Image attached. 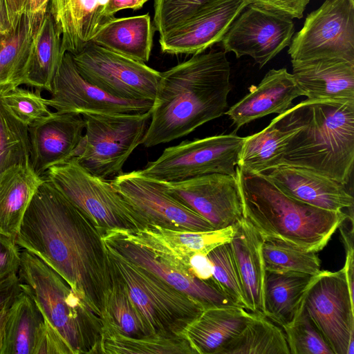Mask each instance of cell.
Instances as JSON below:
<instances>
[{
	"mask_svg": "<svg viewBox=\"0 0 354 354\" xmlns=\"http://www.w3.org/2000/svg\"><path fill=\"white\" fill-rule=\"evenodd\" d=\"M21 249L15 239L0 234V280L18 274Z\"/></svg>",
	"mask_w": 354,
	"mask_h": 354,
	"instance_id": "ee69618b",
	"label": "cell"
},
{
	"mask_svg": "<svg viewBox=\"0 0 354 354\" xmlns=\"http://www.w3.org/2000/svg\"><path fill=\"white\" fill-rule=\"evenodd\" d=\"M288 46L291 62L338 59L354 63L353 0H325L306 16Z\"/></svg>",
	"mask_w": 354,
	"mask_h": 354,
	"instance_id": "30bf717a",
	"label": "cell"
},
{
	"mask_svg": "<svg viewBox=\"0 0 354 354\" xmlns=\"http://www.w3.org/2000/svg\"><path fill=\"white\" fill-rule=\"evenodd\" d=\"M85 126L82 115L56 111L28 127L35 171L43 176L50 167L75 157Z\"/></svg>",
	"mask_w": 354,
	"mask_h": 354,
	"instance_id": "d6986e66",
	"label": "cell"
},
{
	"mask_svg": "<svg viewBox=\"0 0 354 354\" xmlns=\"http://www.w3.org/2000/svg\"><path fill=\"white\" fill-rule=\"evenodd\" d=\"M157 182L169 194L205 218L214 229L225 228L243 218L236 176L214 173L180 181Z\"/></svg>",
	"mask_w": 354,
	"mask_h": 354,
	"instance_id": "9a60e30c",
	"label": "cell"
},
{
	"mask_svg": "<svg viewBox=\"0 0 354 354\" xmlns=\"http://www.w3.org/2000/svg\"><path fill=\"white\" fill-rule=\"evenodd\" d=\"M296 129L280 165L310 169L344 185L354 162V100H308L281 113Z\"/></svg>",
	"mask_w": 354,
	"mask_h": 354,
	"instance_id": "3957f363",
	"label": "cell"
},
{
	"mask_svg": "<svg viewBox=\"0 0 354 354\" xmlns=\"http://www.w3.org/2000/svg\"><path fill=\"white\" fill-rule=\"evenodd\" d=\"M20 291L18 274H12L0 280V310L10 304Z\"/></svg>",
	"mask_w": 354,
	"mask_h": 354,
	"instance_id": "7dc6e473",
	"label": "cell"
},
{
	"mask_svg": "<svg viewBox=\"0 0 354 354\" xmlns=\"http://www.w3.org/2000/svg\"><path fill=\"white\" fill-rule=\"evenodd\" d=\"M105 322L129 337L152 334L131 299L127 285L115 270L106 301Z\"/></svg>",
	"mask_w": 354,
	"mask_h": 354,
	"instance_id": "d590c367",
	"label": "cell"
},
{
	"mask_svg": "<svg viewBox=\"0 0 354 354\" xmlns=\"http://www.w3.org/2000/svg\"><path fill=\"white\" fill-rule=\"evenodd\" d=\"M230 242L241 283L248 310L264 315L263 239L244 217L236 223Z\"/></svg>",
	"mask_w": 354,
	"mask_h": 354,
	"instance_id": "d4e9b609",
	"label": "cell"
},
{
	"mask_svg": "<svg viewBox=\"0 0 354 354\" xmlns=\"http://www.w3.org/2000/svg\"><path fill=\"white\" fill-rule=\"evenodd\" d=\"M32 354H73L60 333L44 317L39 326Z\"/></svg>",
	"mask_w": 354,
	"mask_h": 354,
	"instance_id": "7bdbcfd3",
	"label": "cell"
},
{
	"mask_svg": "<svg viewBox=\"0 0 354 354\" xmlns=\"http://www.w3.org/2000/svg\"><path fill=\"white\" fill-rule=\"evenodd\" d=\"M188 266L190 272L196 277L214 283L212 278V263L207 254L202 252L193 253L189 257Z\"/></svg>",
	"mask_w": 354,
	"mask_h": 354,
	"instance_id": "bcb514c9",
	"label": "cell"
},
{
	"mask_svg": "<svg viewBox=\"0 0 354 354\" xmlns=\"http://www.w3.org/2000/svg\"><path fill=\"white\" fill-rule=\"evenodd\" d=\"M155 29L149 14L104 21L91 42L140 62L149 61Z\"/></svg>",
	"mask_w": 354,
	"mask_h": 354,
	"instance_id": "f1b7e54d",
	"label": "cell"
},
{
	"mask_svg": "<svg viewBox=\"0 0 354 354\" xmlns=\"http://www.w3.org/2000/svg\"><path fill=\"white\" fill-rule=\"evenodd\" d=\"M314 277L302 272L266 270L264 316L281 327L292 322L304 308L305 294Z\"/></svg>",
	"mask_w": 354,
	"mask_h": 354,
	"instance_id": "f546056e",
	"label": "cell"
},
{
	"mask_svg": "<svg viewBox=\"0 0 354 354\" xmlns=\"http://www.w3.org/2000/svg\"><path fill=\"white\" fill-rule=\"evenodd\" d=\"M243 217L263 240H277L318 252L349 218L342 211L312 206L288 196L262 174L236 167Z\"/></svg>",
	"mask_w": 354,
	"mask_h": 354,
	"instance_id": "277c9868",
	"label": "cell"
},
{
	"mask_svg": "<svg viewBox=\"0 0 354 354\" xmlns=\"http://www.w3.org/2000/svg\"><path fill=\"white\" fill-rule=\"evenodd\" d=\"M47 104L59 113H134L150 110L154 101L115 97L86 81L71 53L65 52L54 77Z\"/></svg>",
	"mask_w": 354,
	"mask_h": 354,
	"instance_id": "2e32d148",
	"label": "cell"
},
{
	"mask_svg": "<svg viewBox=\"0 0 354 354\" xmlns=\"http://www.w3.org/2000/svg\"><path fill=\"white\" fill-rule=\"evenodd\" d=\"M292 75L308 100H354V63L338 59L291 62Z\"/></svg>",
	"mask_w": 354,
	"mask_h": 354,
	"instance_id": "603a6c76",
	"label": "cell"
},
{
	"mask_svg": "<svg viewBox=\"0 0 354 354\" xmlns=\"http://www.w3.org/2000/svg\"><path fill=\"white\" fill-rule=\"evenodd\" d=\"M149 0H109L104 12L105 21L113 17L116 12L123 9H140Z\"/></svg>",
	"mask_w": 354,
	"mask_h": 354,
	"instance_id": "c3c4849f",
	"label": "cell"
},
{
	"mask_svg": "<svg viewBox=\"0 0 354 354\" xmlns=\"http://www.w3.org/2000/svg\"><path fill=\"white\" fill-rule=\"evenodd\" d=\"M15 241L57 272L104 322L115 270L102 231L45 178Z\"/></svg>",
	"mask_w": 354,
	"mask_h": 354,
	"instance_id": "6da1fadb",
	"label": "cell"
},
{
	"mask_svg": "<svg viewBox=\"0 0 354 354\" xmlns=\"http://www.w3.org/2000/svg\"><path fill=\"white\" fill-rule=\"evenodd\" d=\"M224 50L201 53L161 73L141 144L152 147L183 138L222 116L232 89Z\"/></svg>",
	"mask_w": 354,
	"mask_h": 354,
	"instance_id": "7a4b0ae2",
	"label": "cell"
},
{
	"mask_svg": "<svg viewBox=\"0 0 354 354\" xmlns=\"http://www.w3.org/2000/svg\"><path fill=\"white\" fill-rule=\"evenodd\" d=\"M250 3L291 19H301L310 0H248Z\"/></svg>",
	"mask_w": 354,
	"mask_h": 354,
	"instance_id": "f6af8a7d",
	"label": "cell"
},
{
	"mask_svg": "<svg viewBox=\"0 0 354 354\" xmlns=\"http://www.w3.org/2000/svg\"><path fill=\"white\" fill-rule=\"evenodd\" d=\"M236 227L235 223L221 229L190 231L147 225L136 230L106 231L149 250L174 268L192 274L188 266L189 256L194 252L207 254L216 247L230 242Z\"/></svg>",
	"mask_w": 354,
	"mask_h": 354,
	"instance_id": "e0dca14e",
	"label": "cell"
},
{
	"mask_svg": "<svg viewBox=\"0 0 354 354\" xmlns=\"http://www.w3.org/2000/svg\"><path fill=\"white\" fill-rule=\"evenodd\" d=\"M31 164L28 127L15 118L0 99V174L18 164Z\"/></svg>",
	"mask_w": 354,
	"mask_h": 354,
	"instance_id": "74e56055",
	"label": "cell"
},
{
	"mask_svg": "<svg viewBox=\"0 0 354 354\" xmlns=\"http://www.w3.org/2000/svg\"><path fill=\"white\" fill-rule=\"evenodd\" d=\"M80 75L89 83L117 98L154 101L161 73L90 42L73 55Z\"/></svg>",
	"mask_w": 354,
	"mask_h": 354,
	"instance_id": "8fae6325",
	"label": "cell"
},
{
	"mask_svg": "<svg viewBox=\"0 0 354 354\" xmlns=\"http://www.w3.org/2000/svg\"><path fill=\"white\" fill-rule=\"evenodd\" d=\"M109 0H50L48 11L62 36V49L74 55L89 44L105 21Z\"/></svg>",
	"mask_w": 354,
	"mask_h": 354,
	"instance_id": "cb8c5ba5",
	"label": "cell"
},
{
	"mask_svg": "<svg viewBox=\"0 0 354 354\" xmlns=\"http://www.w3.org/2000/svg\"><path fill=\"white\" fill-rule=\"evenodd\" d=\"M218 354H290V351L281 328L264 315L254 313Z\"/></svg>",
	"mask_w": 354,
	"mask_h": 354,
	"instance_id": "e575fe53",
	"label": "cell"
},
{
	"mask_svg": "<svg viewBox=\"0 0 354 354\" xmlns=\"http://www.w3.org/2000/svg\"><path fill=\"white\" fill-rule=\"evenodd\" d=\"M261 250L266 271L297 272L314 276L322 271L321 261L317 252H308L280 241L270 239L263 240Z\"/></svg>",
	"mask_w": 354,
	"mask_h": 354,
	"instance_id": "8d00e7d4",
	"label": "cell"
},
{
	"mask_svg": "<svg viewBox=\"0 0 354 354\" xmlns=\"http://www.w3.org/2000/svg\"><path fill=\"white\" fill-rule=\"evenodd\" d=\"M212 0H154L153 22L160 35L180 26Z\"/></svg>",
	"mask_w": 354,
	"mask_h": 354,
	"instance_id": "b9f144b4",
	"label": "cell"
},
{
	"mask_svg": "<svg viewBox=\"0 0 354 354\" xmlns=\"http://www.w3.org/2000/svg\"><path fill=\"white\" fill-rule=\"evenodd\" d=\"M11 26L3 1L0 0V31L8 29Z\"/></svg>",
	"mask_w": 354,
	"mask_h": 354,
	"instance_id": "f5cc1de1",
	"label": "cell"
},
{
	"mask_svg": "<svg viewBox=\"0 0 354 354\" xmlns=\"http://www.w3.org/2000/svg\"><path fill=\"white\" fill-rule=\"evenodd\" d=\"M102 239L106 245L132 263L144 268L176 289L201 301L205 308L236 306L212 281H203L182 272L149 250L126 241L111 232H104Z\"/></svg>",
	"mask_w": 354,
	"mask_h": 354,
	"instance_id": "ffe728a7",
	"label": "cell"
},
{
	"mask_svg": "<svg viewBox=\"0 0 354 354\" xmlns=\"http://www.w3.org/2000/svg\"><path fill=\"white\" fill-rule=\"evenodd\" d=\"M110 182L146 226L190 231L216 230L205 218L169 194L157 181L138 171L121 172Z\"/></svg>",
	"mask_w": 354,
	"mask_h": 354,
	"instance_id": "5bb4252c",
	"label": "cell"
},
{
	"mask_svg": "<svg viewBox=\"0 0 354 354\" xmlns=\"http://www.w3.org/2000/svg\"><path fill=\"white\" fill-rule=\"evenodd\" d=\"M102 231L136 230L145 224L110 181L93 175L73 157L43 176Z\"/></svg>",
	"mask_w": 354,
	"mask_h": 354,
	"instance_id": "52a82bcc",
	"label": "cell"
},
{
	"mask_svg": "<svg viewBox=\"0 0 354 354\" xmlns=\"http://www.w3.org/2000/svg\"><path fill=\"white\" fill-rule=\"evenodd\" d=\"M301 95L303 93L292 73L285 68H273L225 113L237 129L266 115L285 112L292 101Z\"/></svg>",
	"mask_w": 354,
	"mask_h": 354,
	"instance_id": "7402d4cb",
	"label": "cell"
},
{
	"mask_svg": "<svg viewBox=\"0 0 354 354\" xmlns=\"http://www.w3.org/2000/svg\"><path fill=\"white\" fill-rule=\"evenodd\" d=\"M99 353L197 354L185 335L129 337L107 322L104 323Z\"/></svg>",
	"mask_w": 354,
	"mask_h": 354,
	"instance_id": "d6a6232c",
	"label": "cell"
},
{
	"mask_svg": "<svg viewBox=\"0 0 354 354\" xmlns=\"http://www.w3.org/2000/svg\"><path fill=\"white\" fill-rule=\"evenodd\" d=\"M11 303L4 306L0 310V354H1V351L4 342L5 324L7 317L8 309L10 306Z\"/></svg>",
	"mask_w": 354,
	"mask_h": 354,
	"instance_id": "816d5d0a",
	"label": "cell"
},
{
	"mask_svg": "<svg viewBox=\"0 0 354 354\" xmlns=\"http://www.w3.org/2000/svg\"><path fill=\"white\" fill-rule=\"evenodd\" d=\"M282 328L290 354H333L304 306L292 322Z\"/></svg>",
	"mask_w": 354,
	"mask_h": 354,
	"instance_id": "60d3db41",
	"label": "cell"
},
{
	"mask_svg": "<svg viewBox=\"0 0 354 354\" xmlns=\"http://www.w3.org/2000/svg\"><path fill=\"white\" fill-rule=\"evenodd\" d=\"M12 25L19 15L24 10L27 0H3Z\"/></svg>",
	"mask_w": 354,
	"mask_h": 354,
	"instance_id": "681fc988",
	"label": "cell"
},
{
	"mask_svg": "<svg viewBox=\"0 0 354 354\" xmlns=\"http://www.w3.org/2000/svg\"><path fill=\"white\" fill-rule=\"evenodd\" d=\"M0 99L6 110L18 121L30 127L41 121L53 111L40 91L19 86L0 88Z\"/></svg>",
	"mask_w": 354,
	"mask_h": 354,
	"instance_id": "f35d334b",
	"label": "cell"
},
{
	"mask_svg": "<svg viewBox=\"0 0 354 354\" xmlns=\"http://www.w3.org/2000/svg\"><path fill=\"white\" fill-rule=\"evenodd\" d=\"M18 277L21 289L33 299L73 354L99 353L103 319L57 272L35 254L21 250Z\"/></svg>",
	"mask_w": 354,
	"mask_h": 354,
	"instance_id": "5b68a950",
	"label": "cell"
},
{
	"mask_svg": "<svg viewBox=\"0 0 354 354\" xmlns=\"http://www.w3.org/2000/svg\"><path fill=\"white\" fill-rule=\"evenodd\" d=\"M151 110L134 113H82L86 126L75 156L78 162L102 178L121 173L127 160L142 142Z\"/></svg>",
	"mask_w": 354,
	"mask_h": 354,
	"instance_id": "ba28073f",
	"label": "cell"
},
{
	"mask_svg": "<svg viewBox=\"0 0 354 354\" xmlns=\"http://www.w3.org/2000/svg\"><path fill=\"white\" fill-rule=\"evenodd\" d=\"M207 255L212 263V278L217 287L236 306L248 310L230 242L216 247Z\"/></svg>",
	"mask_w": 354,
	"mask_h": 354,
	"instance_id": "ab89813d",
	"label": "cell"
},
{
	"mask_svg": "<svg viewBox=\"0 0 354 354\" xmlns=\"http://www.w3.org/2000/svg\"><path fill=\"white\" fill-rule=\"evenodd\" d=\"M64 54L61 34L47 10L34 36L24 84L50 93Z\"/></svg>",
	"mask_w": 354,
	"mask_h": 354,
	"instance_id": "1f68e13d",
	"label": "cell"
},
{
	"mask_svg": "<svg viewBox=\"0 0 354 354\" xmlns=\"http://www.w3.org/2000/svg\"><path fill=\"white\" fill-rule=\"evenodd\" d=\"M105 246L115 270L127 285L131 299L151 333L184 335L186 326L205 308L204 305L107 245Z\"/></svg>",
	"mask_w": 354,
	"mask_h": 354,
	"instance_id": "8992f818",
	"label": "cell"
},
{
	"mask_svg": "<svg viewBox=\"0 0 354 354\" xmlns=\"http://www.w3.org/2000/svg\"><path fill=\"white\" fill-rule=\"evenodd\" d=\"M43 321L33 299L21 289L8 309L1 354H32Z\"/></svg>",
	"mask_w": 354,
	"mask_h": 354,
	"instance_id": "836d02e7",
	"label": "cell"
},
{
	"mask_svg": "<svg viewBox=\"0 0 354 354\" xmlns=\"http://www.w3.org/2000/svg\"><path fill=\"white\" fill-rule=\"evenodd\" d=\"M248 0H212L180 26L160 35L163 53L196 55L221 42Z\"/></svg>",
	"mask_w": 354,
	"mask_h": 354,
	"instance_id": "ac0fdd59",
	"label": "cell"
},
{
	"mask_svg": "<svg viewBox=\"0 0 354 354\" xmlns=\"http://www.w3.org/2000/svg\"><path fill=\"white\" fill-rule=\"evenodd\" d=\"M261 174L284 194L312 206L330 211L353 207L345 185L310 169L279 165Z\"/></svg>",
	"mask_w": 354,
	"mask_h": 354,
	"instance_id": "44dd1931",
	"label": "cell"
},
{
	"mask_svg": "<svg viewBox=\"0 0 354 354\" xmlns=\"http://www.w3.org/2000/svg\"><path fill=\"white\" fill-rule=\"evenodd\" d=\"M254 314L237 306L206 308L186 326L183 334L197 354H218Z\"/></svg>",
	"mask_w": 354,
	"mask_h": 354,
	"instance_id": "484cf974",
	"label": "cell"
},
{
	"mask_svg": "<svg viewBox=\"0 0 354 354\" xmlns=\"http://www.w3.org/2000/svg\"><path fill=\"white\" fill-rule=\"evenodd\" d=\"M44 17L24 10L9 28L0 31V88L24 84L34 36Z\"/></svg>",
	"mask_w": 354,
	"mask_h": 354,
	"instance_id": "83f0119b",
	"label": "cell"
},
{
	"mask_svg": "<svg viewBox=\"0 0 354 354\" xmlns=\"http://www.w3.org/2000/svg\"><path fill=\"white\" fill-rule=\"evenodd\" d=\"M244 140L235 133L184 140L164 149L142 169V176L157 181H180L209 174L236 176Z\"/></svg>",
	"mask_w": 354,
	"mask_h": 354,
	"instance_id": "9c48e42d",
	"label": "cell"
},
{
	"mask_svg": "<svg viewBox=\"0 0 354 354\" xmlns=\"http://www.w3.org/2000/svg\"><path fill=\"white\" fill-rule=\"evenodd\" d=\"M44 178L30 163L15 165L0 174V234L16 239L26 210Z\"/></svg>",
	"mask_w": 354,
	"mask_h": 354,
	"instance_id": "4316f807",
	"label": "cell"
},
{
	"mask_svg": "<svg viewBox=\"0 0 354 354\" xmlns=\"http://www.w3.org/2000/svg\"><path fill=\"white\" fill-rule=\"evenodd\" d=\"M50 0H27L24 10L30 15L44 16Z\"/></svg>",
	"mask_w": 354,
	"mask_h": 354,
	"instance_id": "f907efd6",
	"label": "cell"
},
{
	"mask_svg": "<svg viewBox=\"0 0 354 354\" xmlns=\"http://www.w3.org/2000/svg\"><path fill=\"white\" fill-rule=\"evenodd\" d=\"M295 131V127L279 114L267 127L244 138L237 167L261 174L279 165L285 148Z\"/></svg>",
	"mask_w": 354,
	"mask_h": 354,
	"instance_id": "4dcf8cb0",
	"label": "cell"
},
{
	"mask_svg": "<svg viewBox=\"0 0 354 354\" xmlns=\"http://www.w3.org/2000/svg\"><path fill=\"white\" fill-rule=\"evenodd\" d=\"M308 316L333 354L354 353V302L345 273L322 270L310 283L304 299Z\"/></svg>",
	"mask_w": 354,
	"mask_h": 354,
	"instance_id": "7c38bea8",
	"label": "cell"
},
{
	"mask_svg": "<svg viewBox=\"0 0 354 354\" xmlns=\"http://www.w3.org/2000/svg\"><path fill=\"white\" fill-rule=\"evenodd\" d=\"M294 34L292 19L249 3L221 42L225 53L250 56L261 68L290 45Z\"/></svg>",
	"mask_w": 354,
	"mask_h": 354,
	"instance_id": "4fadbf2b",
	"label": "cell"
}]
</instances>
